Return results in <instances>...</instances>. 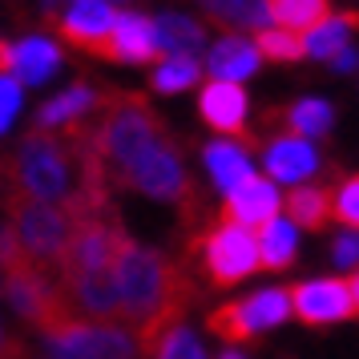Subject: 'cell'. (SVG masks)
<instances>
[{
	"label": "cell",
	"mask_w": 359,
	"mask_h": 359,
	"mask_svg": "<svg viewBox=\"0 0 359 359\" xmlns=\"http://www.w3.org/2000/svg\"><path fill=\"white\" fill-rule=\"evenodd\" d=\"M114 287H117V315L126 319L142 355L162 339L174 323H186L182 311L190 307L186 299L194 294L190 275L174 266L162 250H149L142 243H126L114 262Z\"/></svg>",
	"instance_id": "obj_1"
},
{
	"label": "cell",
	"mask_w": 359,
	"mask_h": 359,
	"mask_svg": "<svg viewBox=\"0 0 359 359\" xmlns=\"http://www.w3.org/2000/svg\"><path fill=\"white\" fill-rule=\"evenodd\" d=\"M77 130L85 133L89 149L97 154V162L105 165V174L114 182L117 170H126L133 158H142L146 149L165 142L162 117L149 109V101L142 93H101L97 109L85 117Z\"/></svg>",
	"instance_id": "obj_2"
},
{
	"label": "cell",
	"mask_w": 359,
	"mask_h": 359,
	"mask_svg": "<svg viewBox=\"0 0 359 359\" xmlns=\"http://www.w3.org/2000/svg\"><path fill=\"white\" fill-rule=\"evenodd\" d=\"M0 266H4L8 303H13L20 319H29L36 331H49L57 319L73 315L69 303H65L61 283L53 278V271H41V266H33V262L25 259L8 230H0Z\"/></svg>",
	"instance_id": "obj_3"
},
{
	"label": "cell",
	"mask_w": 359,
	"mask_h": 359,
	"mask_svg": "<svg viewBox=\"0 0 359 359\" xmlns=\"http://www.w3.org/2000/svg\"><path fill=\"white\" fill-rule=\"evenodd\" d=\"M77 230V218L65 206H45V202H13L8 198V234L20 246V255L41 266L57 271L69 238Z\"/></svg>",
	"instance_id": "obj_4"
},
{
	"label": "cell",
	"mask_w": 359,
	"mask_h": 359,
	"mask_svg": "<svg viewBox=\"0 0 359 359\" xmlns=\"http://www.w3.org/2000/svg\"><path fill=\"white\" fill-rule=\"evenodd\" d=\"M198 271L206 275V283L214 287H234L259 271V243H255V230L234 226L226 218H218L190 243Z\"/></svg>",
	"instance_id": "obj_5"
},
{
	"label": "cell",
	"mask_w": 359,
	"mask_h": 359,
	"mask_svg": "<svg viewBox=\"0 0 359 359\" xmlns=\"http://www.w3.org/2000/svg\"><path fill=\"white\" fill-rule=\"evenodd\" d=\"M114 182H121L126 190L142 198H154V202H165V206H178L186 210V202H198L194 182L186 174V162H182L178 146L165 137L154 149H146L142 158H133L126 170H117Z\"/></svg>",
	"instance_id": "obj_6"
},
{
	"label": "cell",
	"mask_w": 359,
	"mask_h": 359,
	"mask_svg": "<svg viewBox=\"0 0 359 359\" xmlns=\"http://www.w3.org/2000/svg\"><path fill=\"white\" fill-rule=\"evenodd\" d=\"M41 335L61 359H142L137 335L121 323H93L65 315Z\"/></svg>",
	"instance_id": "obj_7"
},
{
	"label": "cell",
	"mask_w": 359,
	"mask_h": 359,
	"mask_svg": "<svg viewBox=\"0 0 359 359\" xmlns=\"http://www.w3.org/2000/svg\"><path fill=\"white\" fill-rule=\"evenodd\" d=\"M291 319V291L287 287H262V291L246 294V299H234L226 307H218L206 315V323L218 339L226 343H243L255 339V335H266Z\"/></svg>",
	"instance_id": "obj_8"
},
{
	"label": "cell",
	"mask_w": 359,
	"mask_h": 359,
	"mask_svg": "<svg viewBox=\"0 0 359 359\" xmlns=\"http://www.w3.org/2000/svg\"><path fill=\"white\" fill-rule=\"evenodd\" d=\"M126 243H130V230L121 226L114 214L81 222V226L73 230V238H69L61 262H57V283L114 271V262H117V255H121Z\"/></svg>",
	"instance_id": "obj_9"
},
{
	"label": "cell",
	"mask_w": 359,
	"mask_h": 359,
	"mask_svg": "<svg viewBox=\"0 0 359 359\" xmlns=\"http://www.w3.org/2000/svg\"><path fill=\"white\" fill-rule=\"evenodd\" d=\"M291 315L303 319L307 327L347 323L355 315L347 278H307V283H294L291 287Z\"/></svg>",
	"instance_id": "obj_10"
},
{
	"label": "cell",
	"mask_w": 359,
	"mask_h": 359,
	"mask_svg": "<svg viewBox=\"0 0 359 359\" xmlns=\"http://www.w3.org/2000/svg\"><path fill=\"white\" fill-rule=\"evenodd\" d=\"M319 146L315 142H303L294 133H275L266 146H262V170H266V182L275 186H307L315 174H319Z\"/></svg>",
	"instance_id": "obj_11"
},
{
	"label": "cell",
	"mask_w": 359,
	"mask_h": 359,
	"mask_svg": "<svg viewBox=\"0 0 359 359\" xmlns=\"http://www.w3.org/2000/svg\"><path fill=\"white\" fill-rule=\"evenodd\" d=\"M117 13L121 8L105 4V0H77V4H69L65 13H61L57 36L65 45H73V49L101 57L105 45H109V33H114V25H117Z\"/></svg>",
	"instance_id": "obj_12"
},
{
	"label": "cell",
	"mask_w": 359,
	"mask_h": 359,
	"mask_svg": "<svg viewBox=\"0 0 359 359\" xmlns=\"http://www.w3.org/2000/svg\"><path fill=\"white\" fill-rule=\"evenodd\" d=\"M246 114H250V101H246L243 85L206 81L198 89V117H202L218 137L246 142Z\"/></svg>",
	"instance_id": "obj_13"
},
{
	"label": "cell",
	"mask_w": 359,
	"mask_h": 359,
	"mask_svg": "<svg viewBox=\"0 0 359 359\" xmlns=\"http://www.w3.org/2000/svg\"><path fill=\"white\" fill-rule=\"evenodd\" d=\"M278 210H283L278 186L266 182L262 174H255V178H246L238 190H230V194L222 198V214H218V218H226V222L246 226V230H259V226H266L271 218H278Z\"/></svg>",
	"instance_id": "obj_14"
},
{
	"label": "cell",
	"mask_w": 359,
	"mask_h": 359,
	"mask_svg": "<svg viewBox=\"0 0 359 359\" xmlns=\"http://www.w3.org/2000/svg\"><path fill=\"white\" fill-rule=\"evenodd\" d=\"M101 57H105V61H117V65H149V61L158 57L154 17L121 8V13H117L114 33H109V45H105Z\"/></svg>",
	"instance_id": "obj_15"
},
{
	"label": "cell",
	"mask_w": 359,
	"mask_h": 359,
	"mask_svg": "<svg viewBox=\"0 0 359 359\" xmlns=\"http://www.w3.org/2000/svg\"><path fill=\"white\" fill-rule=\"evenodd\" d=\"M206 69H210V81H226V85L250 81V77L262 69V57H259L255 36H246V33H222L218 41H210Z\"/></svg>",
	"instance_id": "obj_16"
},
{
	"label": "cell",
	"mask_w": 359,
	"mask_h": 359,
	"mask_svg": "<svg viewBox=\"0 0 359 359\" xmlns=\"http://www.w3.org/2000/svg\"><path fill=\"white\" fill-rule=\"evenodd\" d=\"M101 93L93 85L85 81H73L65 85L57 97H49L41 109H36V130L41 133H61V130H73V126H81L85 117L97 109Z\"/></svg>",
	"instance_id": "obj_17"
},
{
	"label": "cell",
	"mask_w": 359,
	"mask_h": 359,
	"mask_svg": "<svg viewBox=\"0 0 359 359\" xmlns=\"http://www.w3.org/2000/svg\"><path fill=\"white\" fill-rule=\"evenodd\" d=\"M61 45L53 41V36H20L17 45H13V61H8V77L17 85H41L49 81L53 73L61 69Z\"/></svg>",
	"instance_id": "obj_18"
},
{
	"label": "cell",
	"mask_w": 359,
	"mask_h": 359,
	"mask_svg": "<svg viewBox=\"0 0 359 359\" xmlns=\"http://www.w3.org/2000/svg\"><path fill=\"white\" fill-rule=\"evenodd\" d=\"M202 162H206V174L214 178V186L222 190V198H226L230 190H238L246 178H255V170H250V149H246L243 142H230V137L206 142Z\"/></svg>",
	"instance_id": "obj_19"
},
{
	"label": "cell",
	"mask_w": 359,
	"mask_h": 359,
	"mask_svg": "<svg viewBox=\"0 0 359 359\" xmlns=\"http://www.w3.org/2000/svg\"><path fill=\"white\" fill-rule=\"evenodd\" d=\"M158 57H194L206 45V25L190 13H162L154 20Z\"/></svg>",
	"instance_id": "obj_20"
},
{
	"label": "cell",
	"mask_w": 359,
	"mask_h": 359,
	"mask_svg": "<svg viewBox=\"0 0 359 359\" xmlns=\"http://www.w3.org/2000/svg\"><path fill=\"white\" fill-rule=\"evenodd\" d=\"M359 29V13L347 8V13H327L311 33H303V53L315 57V61H335L347 45H351V33Z\"/></svg>",
	"instance_id": "obj_21"
},
{
	"label": "cell",
	"mask_w": 359,
	"mask_h": 359,
	"mask_svg": "<svg viewBox=\"0 0 359 359\" xmlns=\"http://www.w3.org/2000/svg\"><path fill=\"white\" fill-rule=\"evenodd\" d=\"M283 218L294 230H323L331 222V190L319 182L294 186L291 194L283 198Z\"/></svg>",
	"instance_id": "obj_22"
},
{
	"label": "cell",
	"mask_w": 359,
	"mask_h": 359,
	"mask_svg": "<svg viewBox=\"0 0 359 359\" xmlns=\"http://www.w3.org/2000/svg\"><path fill=\"white\" fill-rule=\"evenodd\" d=\"M259 243V271H287L299 255V230L287 218H271L266 226L255 230Z\"/></svg>",
	"instance_id": "obj_23"
},
{
	"label": "cell",
	"mask_w": 359,
	"mask_h": 359,
	"mask_svg": "<svg viewBox=\"0 0 359 359\" xmlns=\"http://www.w3.org/2000/svg\"><path fill=\"white\" fill-rule=\"evenodd\" d=\"M327 13H331V4H323V0H271L266 4L271 25L283 29V33H294V36L311 33Z\"/></svg>",
	"instance_id": "obj_24"
},
{
	"label": "cell",
	"mask_w": 359,
	"mask_h": 359,
	"mask_svg": "<svg viewBox=\"0 0 359 359\" xmlns=\"http://www.w3.org/2000/svg\"><path fill=\"white\" fill-rule=\"evenodd\" d=\"M331 126H335V109H331V101H323V97H303L287 109V133L303 137V142L327 137Z\"/></svg>",
	"instance_id": "obj_25"
},
{
	"label": "cell",
	"mask_w": 359,
	"mask_h": 359,
	"mask_svg": "<svg viewBox=\"0 0 359 359\" xmlns=\"http://www.w3.org/2000/svg\"><path fill=\"white\" fill-rule=\"evenodd\" d=\"M202 13L218 25H226L230 33H238V29H255L262 33L271 17H266V4H246V0H218V4H202Z\"/></svg>",
	"instance_id": "obj_26"
},
{
	"label": "cell",
	"mask_w": 359,
	"mask_h": 359,
	"mask_svg": "<svg viewBox=\"0 0 359 359\" xmlns=\"http://www.w3.org/2000/svg\"><path fill=\"white\" fill-rule=\"evenodd\" d=\"M198 77H202L198 57H158L149 85H154L158 93H186L190 85H198Z\"/></svg>",
	"instance_id": "obj_27"
},
{
	"label": "cell",
	"mask_w": 359,
	"mask_h": 359,
	"mask_svg": "<svg viewBox=\"0 0 359 359\" xmlns=\"http://www.w3.org/2000/svg\"><path fill=\"white\" fill-rule=\"evenodd\" d=\"M146 355L149 359H210L206 355V347H202V339H198L186 323H174L162 339L149 347Z\"/></svg>",
	"instance_id": "obj_28"
},
{
	"label": "cell",
	"mask_w": 359,
	"mask_h": 359,
	"mask_svg": "<svg viewBox=\"0 0 359 359\" xmlns=\"http://www.w3.org/2000/svg\"><path fill=\"white\" fill-rule=\"evenodd\" d=\"M255 45H259V57L262 61H303V36L294 33H283L275 25H266L262 33H255Z\"/></svg>",
	"instance_id": "obj_29"
},
{
	"label": "cell",
	"mask_w": 359,
	"mask_h": 359,
	"mask_svg": "<svg viewBox=\"0 0 359 359\" xmlns=\"http://www.w3.org/2000/svg\"><path fill=\"white\" fill-rule=\"evenodd\" d=\"M331 218H335L343 230H359V174L343 178L339 186L331 190Z\"/></svg>",
	"instance_id": "obj_30"
},
{
	"label": "cell",
	"mask_w": 359,
	"mask_h": 359,
	"mask_svg": "<svg viewBox=\"0 0 359 359\" xmlns=\"http://www.w3.org/2000/svg\"><path fill=\"white\" fill-rule=\"evenodd\" d=\"M331 266L335 271H359V230H339L331 238Z\"/></svg>",
	"instance_id": "obj_31"
},
{
	"label": "cell",
	"mask_w": 359,
	"mask_h": 359,
	"mask_svg": "<svg viewBox=\"0 0 359 359\" xmlns=\"http://www.w3.org/2000/svg\"><path fill=\"white\" fill-rule=\"evenodd\" d=\"M17 109H20V85L13 77H0V133L13 126Z\"/></svg>",
	"instance_id": "obj_32"
},
{
	"label": "cell",
	"mask_w": 359,
	"mask_h": 359,
	"mask_svg": "<svg viewBox=\"0 0 359 359\" xmlns=\"http://www.w3.org/2000/svg\"><path fill=\"white\" fill-rule=\"evenodd\" d=\"M355 65H359V49H355V45H347V49L331 61V69H335V73H347V69H355Z\"/></svg>",
	"instance_id": "obj_33"
},
{
	"label": "cell",
	"mask_w": 359,
	"mask_h": 359,
	"mask_svg": "<svg viewBox=\"0 0 359 359\" xmlns=\"http://www.w3.org/2000/svg\"><path fill=\"white\" fill-rule=\"evenodd\" d=\"M8 61H13V41L0 36V77H8Z\"/></svg>",
	"instance_id": "obj_34"
},
{
	"label": "cell",
	"mask_w": 359,
	"mask_h": 359,
	"mask_svg": "<svg viewBox=\"0 0 359 359\" xmlns=\"http://www.w3.org/2000/svg\"><path fill=\"white\" fill-rule=\"evenodd\" d=\"M347 291H351V307H355V315H359V271L347 278Z\"/></svg>",
	"instance_id": "obj_35"
},
{
	"label": "cell",
	"mask_w": 359,
	"mask_h": 359,
	"mask_svg": "<svg viewBox=\"0 0 359 359\" xmlns=\"http://www.w3.org/2000/svg\"><path fill=\"white\" fill-rule=\"evenodd\" d=\"M218 359H243V355H238V351H222Z\"/></svg>",
	"instance_id": "obj_36"
},
{
	"label": "cell",
	"mask_w": 359,
	"mask_h": 359,
	"mask_svg": "<svg viewBox=\"0 0 359 359\" xmlns=\"http://www.w3.org/2000/svg\"><path fill=\"white\" fill-rule=\"evenodd\" d=\"M8 359H13V355H8Z\"/></svg>",
	"instance_id": "obj_37"
}]
</instances>
